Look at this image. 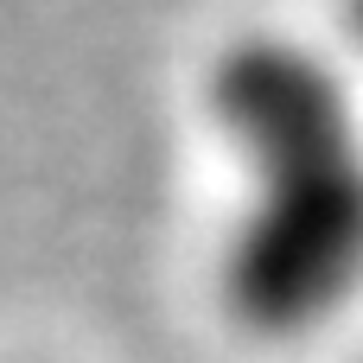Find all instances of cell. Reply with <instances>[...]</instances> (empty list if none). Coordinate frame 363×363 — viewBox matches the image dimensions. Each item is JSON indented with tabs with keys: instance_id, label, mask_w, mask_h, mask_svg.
I'll use <instances>...</instances> for the list:
<instances>
[{
	"instance_id": "obj_1",
	"label": "cell",
	"mask_w": 363,
	"mask_h": 363,
	"mask_svg": "<svg viewBox=\"0 0 363 363\" xmlns=\"http://www.w3.org/2000/svg\"><path fill=\"white\" fill-rule=\"evenodd\" d=\"M363 287V140L255 172L230 223L217 294L255 338H306Z\"/></svg>"
},
{
	"instance_id": "obj_2",
	"label": "cell",
	"mask_w": 363,
	"mask_h": 363,
	"mask_svg": "<svg viewBox=\"0 0 363 363\" xmlns=\"http://www.w3.org/2000/svg\"><path fill=\"white\" fill-rule=\"evenodd\" d=\"M204 108L249 172L300 166L363 140L345 70L325 51L281 32H249L230 51H217L204 77Z\"/></svg>"
},
{
	"instance_id": "obj_3",
	"label": "cell",
	"mask_w": 363,
	"mask_h": 363,
	"mask_svg": "<svg viewBox=\"0 0 363 363\" xmlns=\"http://www.w3.org/2000/svg\"><path fill=\"white\" fill-rule=\"evenodd\" d=\"M345 26H351V38L363 45V0H345Z\"/></svg>"
}]
</instances>
